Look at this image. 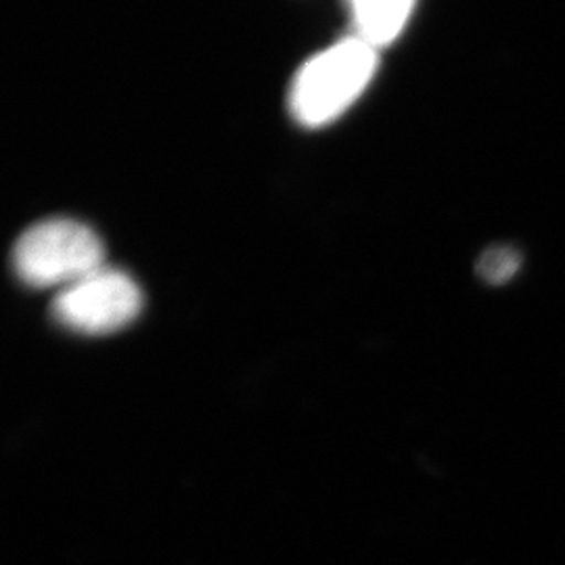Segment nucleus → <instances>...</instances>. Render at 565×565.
<instances>
[{
    "label": "nucleus",
    "instance_id": "nucleus-1",
    "mask_svg": "<svg viewBox=\"0 0 565 565\" xmlns=\"http://www.w3.org/2000/svg\"><path fill=\"white\" fill-rule=\"evenodd\" d=\"M380 65V51L352 34L303 63L289 86V114L303 128L338 120L363 95Z\"/></svg>",
    "mask_w": 565,
    "mask_h": 565
},
{
    "label": "nucleus",
    "instance_id": "nucleus-2",
    "mask_svg": "<svg viewBox=\"0 0 565 565\" xmlns=\"http://www.w3.org/2000/svg\"><path fill=\"white\" fill-rule=\"evenodd\" d=\"M102 237L74 218H49L21 233L11 263L34 289H63L105 266Z\"/></svg>",
    "mask_w": 565,
    "mask_h": 565
},
{
    "label": "nucleus",
    "instance_id": "nucleus-3",
    "mask_svg": "<svg viewBox=\"0 0 565 565\" xmlns=\"http://www.w3.org/2000/svg\"><path fill=\"white\" fill-rule=\"evenodd\" d=\"M142 310L141 287L118 268L102 266L57 291L53 319L82 335H109L132 323Z\"/></svg>",
    "mask_w": 565,
    "mask_h": 565
},
{
    "label": "nucleus",
    "instance_id": "nucleus-4",
    "mask_svg": "<svg viewBox=\"0 0 565 565\" xmlns=\"http://www.w3.org/2000/svg\"><path fill=\"white\" fill-rule=\"evenodd\" d=\"M417 0H345L352 36L382 51L403 34Z\"/></svg>",
    "mask_w": 565,
    "mask_h": 565
},
{
    "label": "nucleus",
    "instance_id": "nucleus-5",
    "mask_svg": "<svg viewBox=\"0 0 565 565\" xmlns=\"http://www.w3.org/2000/svg\"><path fill=\"white\" fill-rule=\"evenodd\" d=\"M522 268V254L509 245H494L486 249L476 264V273L488 285H505Z\"/></svg>",
    "mask_w": 565,
    "mask_h": 565
}]
</instances>
